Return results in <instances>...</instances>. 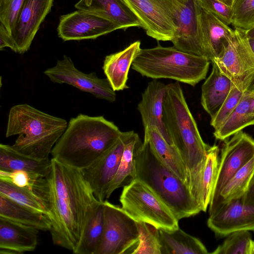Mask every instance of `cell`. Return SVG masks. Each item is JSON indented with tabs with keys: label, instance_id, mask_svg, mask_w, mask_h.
<instances>
[{
	"label": "cell",
	"instance_id": "5bb4252c",
	"mask_svg": "<svg viewBox=\"0 0 254 254\" xmlns=\"http://www.w3.org/2000/svg\"><path fill=\"white\" fill-rule=\"evenodd\" d=\"M128 131L122 132L115 143L88 167L81 170L95 197L100 201L106 199L108 187L117 173Z\"/></svg>",
	"mask_w": 254,
	"mask_h": 254
},
{
	"label": "cell",
	"instance_id": "7c38bea8",
	"mask_svg": "<svg viewBox=\"0 0 254 254\" xmlns=\"http://www.w3.org/2000/svg\"><path fill=\"white\" fill-rule=\"evenodd\" d=\"M254 157V139L242 130L226 142L220 156L217 180L210 202L216 198L228 181Z\"/></svg>",
	"mask_w": 254,
	"mask_h": 254
},
{
	"label": "cell",
	"instance_id": "ab89813d",
	"mask_svg": "<svg viewBox=\"0 0 254 254\" xmlns=\"http://www.w3.org/2000/svg\"><path fill=\"white\" fill-rule=\"evenodd\" d=\"M37 179L22 171L6 172L0 170V180L9 182L18 187L31 188L34 182Z\"/></svg>",
	"mask_w": 254,
	"mask_h": 254
},
{
	"label": "cell",
	"instance_id": "484cf974",
	"mask_svg": "<svg viewBox=\"0 0 254 254\" xmlns=\"http://www.w3.org/2000/svg\"><path fill=\"white\" fill-rule=\"evenodd\" d=\"M144 129L143 141L148 144L164 165L186 184V168L176 148L169 144L156 128L146 127Z\"/></svg>",
	"mask_w": 254,
	"mask_h": 254
},
{
	"label": "cell",
	"instance_id": "44dd1931",
	"mask_svg": "<svg viewBox=\"0 0 254 254\" xmlns=\"http://www.w3.org/2000/svg\"><path fill=\"white\" fill-rule=\"evenodd\" d=\"M75 7L107 19L119 26L121 29L141 27L137 17L123 0H79Z\"/></svg>",
	"mask_w": 254,
	"mask_h": 254
},
{
	"label": "cell",
	"instance_id": "d6a6232c",
	"mask_svg": "<svg viewBox=\"0 0 254 254\" xmlns=\"http://www.w3.org/2000/svg\"><path fill=\"white\" fill-rule=\"evenodd\" d=\"M0 194L48 216V210L44 202L30 187H18L9 182L0 180Z\"/></svg>",
	"mask_w": 254,
	"mask_h": 254
},
{
	"label": "cell",
	"instance_id": "e575fe53",
	"mask_svg": "<svg viewBox=\"0 0 254 254\" xmlns=\"http://www.w3.org/2000/svg\"><path fill=\"white\" fill-rule=\"evenodd\" d=\"M139 241L132 254H162L159 230L155 226L143 222H137Z\"/></svg>",
	"mask_w": 254,
	"mask_h": 254
},
{
	"label": "cell",
	"instance_id": "60d3db41",
	"mask_svg": "<svg viewBox=\"0 0 254 254\" xmlns=\"http://www.w3.org/2000/svg\"><path fill=\"white\" fill-rule=\"evenodd\" d=\"M8 47L16 52L15 43L11 33L0 23V50Z\"/></svg>",
	"mask_w": 254,
	"mask_h": 254
},
{
	"label": "cell",
	"instance_id": "836d02e7",
	"mask_svg": "<svg viewBox=\"0 0 254 254\" xmlns=\"http://www.w3.org/2000/svg\"><path fill=\"white\" fill-rule=\"evenodd\" d=\"M249 232L238 231L231 233L211 254H254V241Z\"/></svg>",
	"mask_w": 254,
	"mask_h": 254
},
{
	"label": "cell",
	"instance_id": "ee69618b",
	"mask_svg": "<svg viewBox=\"0 0 254 254\" xmlns=\"http://www.w3.org/2000/svg\"><path fill=\"white\" fill-rule=\"evenodd\" d=\"M219 0L222 1V2L226 4L231 6H232L233 1H234V0Z\"/></svg>",
	"mask_w": 254,
	"mask_h": 254
},
{
	"label": "cell",
	"instance_id": "ffe728a7",
	"mask_svg": "<svg viewBox=\"0 0 254 254\" xmlns=\"http://www.w3.org/2000/svg\"><path fill=\"white\" fill-rule=\"evenodd\" d=\"M39 230L0 217V254H21L35 250Z\"/></svg>",
	"mask_w": 254,
	"mask_h": 254
},
{
	"label": "cell",
	"instance_id": "4dcf8cb0",
	"mask_svg": "<svg viewBox=\"0 0 254 254\" xmlns=\"http://www.w3.org/2000/svg\"><path fill=\"white\" fill-rule=\"evenodd\" d=\"M140 140L138 134L133 130L129 133L125 140L124 151L117 173L108 187L106 199L117 189L121 187L126 179L129 177L131 180L135 177L134 152Z\"/></svg>",
	"mask_w": 254,
	"mask_h": 254
},
{
	"label": "cell",
	"instance_id": "ac0fdd59",
	"mask_svg": "<svg viewBox=\"0 0 254 254\" xmlns=\"http://www.w3.org/2000/svg\"><path fill=\"white\" fill-rule=\"evenodd\" d=\"M200 8L197 0L185 1L177 19V29L171 42L174 47L182 51L204 57L198 34L197 19Z\"/></svg>",
	"mask_w": 254,
	"mask_h": 254
},
{
	"label": "cell",
	"instance_id": "f35d334b",
	"mask_svg": "<svg viewBox=\"0 0 254 254\" xmlns=\"http://www.w3.org/2000/svg\"><path fill=\"white\" fill-rule=\"evenodd\" d=\"M199 6L229 25L231 24L233 11L232 6L219 0H197Z\"/></svg>",
	"mask_w": 254,
	"mask_h": 254
},
{
	"label": "cell",
	"instance_id": "9c48e42d",
	"mask_svg": "<svg viewBox=\"0 0 254 254\" xmlns=\"http://www.w3.org/2000/svg\"><path fill=\"white\" fill-rule=\"evenodd\" d=\"M212 62L240 89L254 84V53L246 31L235 28L223 51Z\"/></svg>",
	"mask_w": 254,
	"mask_h": 254
},
{
	"label": "cell",
	"instance_id": "8d00e7d4",
	"mask_svg": "<svg viewBox=\"0 0 254 254\" xmlns=\"http://www.w3.org/2000/svg\"><path fill=\"white\" fill-rule=\"evenodd\" d=\"M245 91L232 84L227 98L215 116L211 118L210 124L215 130L219 127L230 115L239 102Z\"/></svg>",
	"mask_w": 254,
	"mask_h": 254
},
{
	"label": "cell",
	"instance_id": "30bf717a",
	"mask_svg": "<svg viewBox=\"0 0 254 254\" xmlns=\"http://www.w3.org/2000/svg\"><path fill=\"white\" fill-rule=\"evenodd\" d=\"M104 205V232L96 254H125L132 251L139 241L137 222L119 206L107 200Z\"/></svg>",
	"mask_w": 254,
	"mask_h": 254
},
{
	"label": "cell",
	"instance_id": "7bdbcfd3",
	"mask_svg": "<svg viewBox=\"0 0 254 254\" xmlns=\"http://www.w3.org/2000/svg\"><path fill=\"white\" fill-rule=\"evenodd\" d=\"M246 35L248 39H254V27L246 31Z\"/></svg>",
	"mask_w": 254,
	"mask_h": 254
},
{
	"label": "cell",
	"instance_id": "cb8c5ba5",
	"mask_svg": "<svg viewBox=\"0 0 254 254\" xmlns=\"http://www.w3.org/2000/svg\"><path fill=\"white\" fill-rule=\"evenodd\" d=\"M212 64L211 72L202 85L201 95V105L211 118L222 105L233 84L217 64L214 62Z\"/></svg>",
	"mask_w": 254,
	"mask_h": 254
},
{
	"label": "cell",
	"instance_id": "bcb514c9",
	"mask_svg": "<svg viewBox=\"0 0 254 254\" xmlns=\"http://www.w3.org/2000/svg\"><path fill=\"white\" fill-rule=\"evenodd\" d=\"M184 0L186 1V0Z\"/></svg>",
	"mask_w": 254,
	"mask_h": 254
},
{
	"label": "cell",
	"instance_id": "9a60e30c",
	"mask_svg": "<svg viewBox=\"0 0 254 254\" xmlns=\"http://www.w3.org/2000/svg\"><path fill=\"white\" fill-rule=\"evenodd\" d=\"M207 225L219 237L238 231H254V204L245 203L242 196L232 199L210 214Z\"/></svg>",
	"mask_w": 254,
	"mask_h": 254
},
{
	"label": "cell",
	"instance_id": "6da1fadb",
	"mask_svg": "<svg viewBox=\"0 0 254 254\" xmlns=\"http://www.w3.org/2000/svg\"><path fill=\"white\" fill-rule=\"evenodd\" d=\"M51 162L48 175L36 180L31 188L48 210L53 243L74 253L88 220L101 201L81 170L53 158Z\"/></svg>",
	"mask_w": 254,
	"mask_h": 254
},
{
	"label": "cell",
	"instance_id": "7402d4cb",
	"mask_svg": "<svg viewBox=\"0 0 254 254\" xmlns=\"http://www.w3.org/2000/svg\"><path fill=\"white\" fill-rule=\"evenodd\" d=\"M140 42L135 41L120 52L106 56L103 70L115 91L128 88L127 82L129 68L141 49Z\"/></svg>",
	"mask_w": 254,
	"mask_h": 254
},
{
	"label": "cell",
	"instance_id": "52a82bcc",
	"mask_svg": "<svg viewBox=\"0 0 254 254\" xmlns=\"http://www.w3.org/2000/svg\"><path fill=\"white\" fill-rule=\"evenodd\" d=\"M120 201L123 209L136 222L147 223L167 231L179 227V220L170 209L138 179L131 180L124 187Z\"/></svg>",
	"mask_w": 254,
	"mask_h": 254
},
{
	"label": "cell",
	"instance_id": "d4e9b609",
	"mask_svg": "<svg viewBox=\"0 0 254 254\" xmlns=\"http://www.w3.org/2000/svg\"><path fill=\"white\" fill-rule=\"evenodd\" d=\"M251 125H254V84L244 92L230 115L215 130L214 135L223 140Z\"/></svg>",
	"mask_w": 254,
	"mask_h": 254
},
{
	"label": "cell",
	"instance_id": "5b68a950",
	"mask_svg": "<svg viewBox=\"0 0 254 254\" xmlns=\"http://www.w3.org/2000/svg\"><path fill=\"white\" fill-rule=\"evenodd\" d=\"M67 125L65 119L26 104H18L9 111L5 136L18 135L11 146L19 152L36 158L49 159Z\"/></svg>",
	"mask_w": 254,
	"mask_h": 254
},
{
	"label": "cell",
	"instance_id": "4316f807",
	"mask_svg": "<svg viewBox=\"0 0 254 254\" xmlns=\"http://www.w3.org/2000/svg\"><path fill=\"white\" fill-rule=\"evenodd\" d=\"M0 217L41 231H50L51 222L44 213L34 210L0 194Z\"/></svg>",
	"mask_w": 254,
	"mask_h": 254
},
{
	"label": "cell",
	"instance_id": "2e32d148",
	"mask_svg": "<svg viewBox=\"0 0 254 254\" xmlns=\"http://www.w3.org/2000/svg\"><path fill=\"white\" fill-rule=\"evenodd\" d=\"M54 0H25L11 32L16 52L23 54L30 48L42 22L49 13Z\"/></svg>",
	"mask_w": 254,
	"mask_h": 254
},
{
	"label": "cell",
	"instance_id": "4fadbf2b",
	"mask_svg": "<svg viewBox=\"0 0 254 254\" xmlns=\"http://www.w3.org/2000/svg\"><path fill=\"white\" fill-rule=\"evenodd\" d=\"M121 29L116 24L97 14L77 9L62 15L58 26L59 36L64 41L96 39Z\"/></svg>",
	"mask_w": 254,
	"mask_h": 254
},
{
	"label": "cell",
	"instance_id": "f6af8a7d",
	"mask_svg": "<svg viewBox=\"0 0 254 254\" xmlns=\"http://www.w3.org/2000/svg\"><path fill=\"white\" fill-rule=\"evenodd\" d=\"M249 43L254 53V39H249Z\"/></svg>",
	"mask_w": 254,
	"mask_h": 254
},
{
	"label": "cell",
	"instance_id": "74e56055",
	"mask_svg": "<svg viewBox=\"0 0 254 254\" xmlns=\"http://www.w3.org/2000/svg\"><path fill=\"white\" fill-rule=\"evenodd\" d=\"M25 0H0V21L11 33Z\"/></svg>",
	"mask_w": 254,
	"mask_h": 254
},
{
	"label": "cell",
	"instance_id": "b9f144b4",
	"mask_svg": "<svg viewBox=\"0 0 254 254\" xmlns=\"http://www.w3.org/2000/svg\"><path fill=\"white\" fill-rule=\"evenodd\" d=\"M242 198L245 203L254 204V171L250 179L246 191L242 195Z\"/></svg>",
	"mask_w": 254,
	"mask_h": 254
},
{
	"label": "cell",
	"instance_id": "7a4b0ae2",
	"mask_svg": "<svg viewBox=\"0 0 254 254\" xmlns=\"http://www.w3.org/2000/svg\"><path fill=\"white\" fill-rule=\"evenodd\" d=\"M163 121L185 167L186 185L200 206L202 176L209 145L201 138L179 82L167 84Z\"/></svg>",
	"mask_w": 254,
	"mask_h": 254
},
{
	"label": "cell",
	"instance_id": "d6986e66",
	"mask_svg": "<svg viewBox=\"0 0 254 254\" xmlns=\"http://www.w3.org/2000/svg\"><path fill=\"white\" fill-rule=\"evenodd\" d=\"M167 84L153 79L149 82L142 94L137 109L139 112L144 128L154 127L171 145L172 141L163 121V103Z\"/></svg>",
	"mask_w": 254,
	"mask_h": 254
},
{
	"label": "cell",
	"instance_id": "f1b7e54d",
	"mask_svg": "<svg viewBox=\"0 0 254 254\" xmlns=\"http://www.w3.org/2000/svg\"><path fill=\"white\" fill-rule=\"evenodd\" d=\"M254 171V157L228 181L216 198L210 202L209 215L228 201L242 196L246 191Z\"/></svg>",
	"mask_w": 254,
	"mask_h": 254
},
{
	"label": "cell",
	"instance_id": "e0dca14e",
	"mask_svg": "<svg viewBox=\"0 0 254 254\" xmlns=\"http://www.w3.org/2000/svg\"><path fill=\"white\" fill-rule=\"evenodd\" d=\"M197 21L198 34L204 56L211 62L222 53L234 30L201 7Z\"/></svg>",
	"mask_w": 254,
	"mask_h": 254
},
{
	"label": "cell",
	"instance_id": "3957f363",
	"mask_svg": "<svg viewBox=\"0 0 254 254\" xmlns=\"http://www.w3.org/2000/svg\"><path fill=\"white\" fill-rule=\"evenodd\" d=\"M122 133L103 116L80 114L69 120L51 154L64 164L82 170L108 150Z\"/></svg>",
	"mask_w": 254,
	"mask_h": 254
},
{
	"label": "cell",
	"instance_id": "f546056e",
	"mask_svg": "<svg viewBox=\"0 0 254 254\" xmlns=\"http://www.w3.org/2000/svg\"><path fill=\"white\" fill-rule=\"evenodd\" d=\"M104 229V205L101 201L88 220L76 254H96L103 238Z\"/></svg>",
	"mask_w": 254,
	"mask_h": 254
},
{
	"label": "cell",
	"instance_id": "603a6c76",
	"mask_svg": "<svg viewBox=\"0 0 254 254\" xmlns=\"http://www.w3.org/2000/svg\"><path fill=\"white\" fill-rule=\"evenodd\" d=\"M49 159H42L23 154L11 145L0 144V170L6 172L22 171L35 179L46 177L51 169Z\"/></svg>",
	"mask_w": 254,
	"mask_h": 254
},
{
	"label": "cell",
	"instance_id": "8992f818",
	"mask_svg": "<svg viewBox=\"0 0 254 254\" xmlns=\"http://www.w3.org/2000/svg\"><path fill=\"white\" fill-rule=\"evenodd\" d=\"M210 61L206 58L160 45L141 49L131 68L143 76L168 78L194 86L205 78Z\"/></svg>",
	"mask_w": 254,
	"mask_h": 254
},
{
	"label": "cell",
	"instance_id": "8fae6325",
	"mask_svg": "<svg viewBox=\"0 0 254 254\" xmlns=\"http://www.w3.org/2000/svg\"><path fill=\"white\" fill-rule=\"evenodd\" d=\"M44 73L53 82L69 84L109 102L116 100L115 91L107 78H99L95 72H82L75 66L71 59L66 55L58 60L55 66L46 69Z\"/></svg>",
	"mask_w": 254,
	"mask_h": 254
},
{
	"label": "cell",
	"instance_id": "277c9868",
	"mask_svg": "<svg viewBox=\"0 0 254 254\" xmlns=\"http://www.w3.org/2000/svg\"><path fill=\"white\" fill-rule=\"evenodd\" d=\"M134 161V179L147 186L178 220L201 211L186 184L164 165L146 142L138 141Z\"/></svg>",
	"mask_w": 254,
	"mask_h": 254
},
{
	"label": "cell",
	"instance_id": "83f0119b",
	"mask_svg": "<svg viewBox=\"0 0 254 254\" xmlns=\"http://www.w3.org/2000/svg\"><path fill=\"white\" fill-rule=\"evenodd\" d=\"M162 254H207L206 248L200 240L183 231L159 229Z\"/></svg>",
	"mask_w": 254,
	"mask_h": 254
},
{
	"label": "cell",
	"instance_id": "1f68e13d",
	"mask_svg": "<svg viewBox=\"0 0 254 254\" xmlns=\"http://www.w3.org/2000/svg\"><path fill=\"white\" fill-rule=\"evenodd\" d=\"M219 149L218 146H209L203 170L201 185L200 208L205 212L209 205L217 182L219 166Z\"/></svg>",
	"mask_w": 254,
	"mask_h": 254
},
{
	"label": "cell",
	"instance_id": "ba28073f",
	"mask_svg": "<svg viewBox=\"0 0 254 254\" xmlns=\"http://www.w3.org/2000/svg\"><path fill=\"white\" fill-rule=\"evenodd\" d=\"M140 21L149 37L172 41L177 29V19L184 0H123Z\"/></svg>",
	"mask_w": 254,
	"mask_h": 254
},
{
	"label": "cell",
	"instance_id": "d590c367",
	"mask_svg": "<svg viewBox=\"0 0 254 254\" xmlns=\"http://www.w3.org/2000/svg\"><path fill=\"white\" fill-rule=\"evenodd\" d=\"M232 8L235 28L247 31L254 27V0H234Z\"/></svg>",
	"mask_w": 254,
	"mask_h": 254
}]
</instances>
